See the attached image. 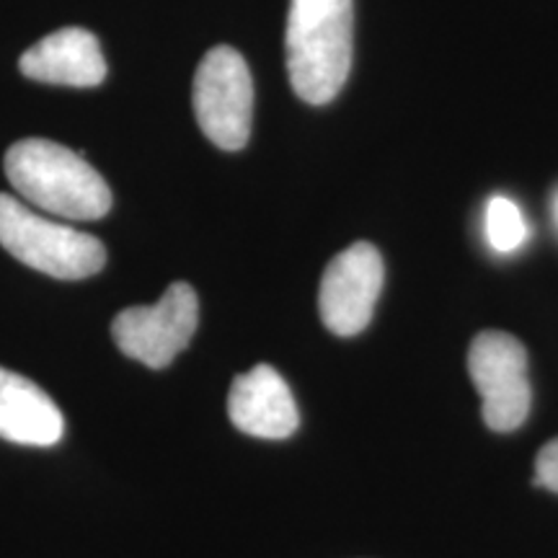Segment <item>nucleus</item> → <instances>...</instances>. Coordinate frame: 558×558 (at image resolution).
<instances>
[{
  "label": "nucleus",
  "mask_w": 558,
  "mask_h": 558,
  "mask_svg": "<svg viewBox=\"0 0 558 558\" xmlns=\"http://www.w3.org/2000/svg\"><path fill=\"white\" fill-rule=\"evenodd\" d=\"M5 177L29 205L65 220H101L111 190L81 153L45 137H26L5 153Z\"/></svg>",
  "instance_id": "nucleus-1"
},
{
  "label": "nucleus",
  "mask_w": 558,
  "mask_h": 558,
  "mask_svg": "<svg viewBox=\"0 0 558 558\" xmlns=\"http://www.w3.org/2000/svg\"><path fill=\"white\" fill-rule=\"evenodd\" d=\"M352 0H290L288 73L292 90L308 104H329L352 70Z\"/></svg>",
  "instance_id": "nucleus-2"
},
{
  "label": "nucleus",
  "mask_w": 558,
  "mask_h": 558,
  "mask_svg": "<svg viewBox=\"0 0 558 558\" xmlns=\"http://www.w3.org/2000/svg\"><path fill=\"white\" fill-rule=\"evenodd\" d=\"M0 246L26 267L54 279H86L107 264L96 235L54 222L19 197L0 192Z\"/></svg>",
  "instance_id": "nucleus-3"
},
{
  "label": "nucleus",
  "mask_w": 558,
  "mask_h": 558,
  "mask_svg": "<svg viewBox=\"0 0 558 558\" xmlns=\"http://www.w3.org/2000/svg\"><path fill=\"white\" fill-rule=\"evenodd\" d=\"M192 104L209 143L222 150L246 148L254 117V81L243 54L226 45L213 47L194 73Z\"/></svg>",
  "instance_id": "nucleus-4"
},
{
  "label": "nucleus",
  "mask_w": 558,
  "mask_h": 558,
  "mask_svg": "<svg viewBox=\"0 0 558 558\" xmlns=\"http://www.w3.org/2000/svg\"><path fill=\"white\" fill-rule=\"evenodd\" d=\"M199 324V298L192 284L173 282L156 305H132L111 324V337L124 357L150 369L169 367L190 347Z\"/></svg>",
  "instance_id": "nucleus-5"
},
{
  "label": "nucleus",
  "mask_w": 558,
  "mask_h": 558,
  "mask_svg": "<svg viewBox=\"0 0 558 558\" xmlns=\"http://www.w3.org/2000/svg\"><path fill=\"white\" fill-rule=\"evenodd\" d=\"M469 373L481 393V414L488 429L514 432L533 407L527 352L507 331H481L469 352Z\"/></svg>",
  "instance_id": "nucleus-6"
},
{
  "label": "nucleus",
  "mask_w": 558,
  "mask_h": 558,
  "mask_svg": "<svg viewBox=\"0 0 558 558\" xmlns=\"http://www.w3.org/2000/svg\"><path fill=\"white\" fill-rule=\"evenodd\" d=\"M386 264L373 243H352L333 256L318 290L320 320L337 337H357L373 320Z\"/></svg>",
  "instance_id": "nucleus-7"
},
{
  "label": "nucleus",
  "mask_w": 558,
  "mask_h": 558,
  "mask_svg": "<svg viewBox=\"0 0 558 558\" xmlns=\"http://www.w3.org/2000/svg\"><path fill=\"white\" fill-rule=\"evenodd\" d=\"M228 416L235 429L259 439H288L300 427L292 390L271 365H256L233 380Z\"/></svg>",
  "instance_id": "nucleus-8"
},
{
  "label": "nucleus",
  "mask_w": 558,
  "mask_h": 558,
  "mask_svg": "<svg viewBox=\"0 0 558 558\" xmlns=\"http://www.w3.org/2000/svg\"><path fill=\"white\" fill-rule=\"evenodd\" d=\"M19 68L26 78L52 86L94 88L107 78V60L99 39L81 26L47 34L21 54Z\"/></svg>",
  "instance_id": "nucleus-9"
},
{
  "label": "nucleus",
  "mask_w": 558,
  "mask_h": 558,
  "mask_svg": "<svg viewBox=\"0 0 558 558\" xmlns=\"http://www.w3.org/2000/svg\"><path fill=\"white\" fill-rule=\"evenodd\" d=\"M65 418L58 403L24 375L0 367V437L29 448H52Z\"/></svg>",
  "instance_id": "nucleus-10"
},
{
  "label": "nucleus",
  "mask_w": 558,
  "mask_h": 558,
  "mask_svg": "<svg viewBox=\"0 0 558 558\" xmlns=\"http://www.w3.org/2000/svg\"><path fill=\"white\" fill-rule=\"evenodd\" d=\"M484 230L488 246L497 251V254H514V251L525 246L530 233L520 205L514 199L505 197V194H497V197L488 199Z\"/></svg>",
  "instance_id": "nucleus-11"
},
{
  "label": "nucleus",
  "mask_w": 558,
  "mask_h": 558,
  "mask_svg": "<svg viewBox=\"0 0 558 558\" xmlns=\"http://www.w3.org/2000/svg\"><path fill=\"white\" fill-rule=\"evenodd\" d=\"M535 484L558 494V439L548 442L535 458Z\"/></svg>",
  "instance_id": "nucleus-12"
},
{
  "label": "nucleus",
  "mask_w": 558,
  "mask_h": 558,
  "mask_svg": "<svg viewBox=\"0 0 558 558\" xmlns=\"http://www.w3.org/2000/svg\"><path fill=\"white\" fill-rule=\"evenodd\" d=\"M556 215H558V199H556Z\"/></svg>",
  "instance_id": "nucleus-13"
}]
</instances>
